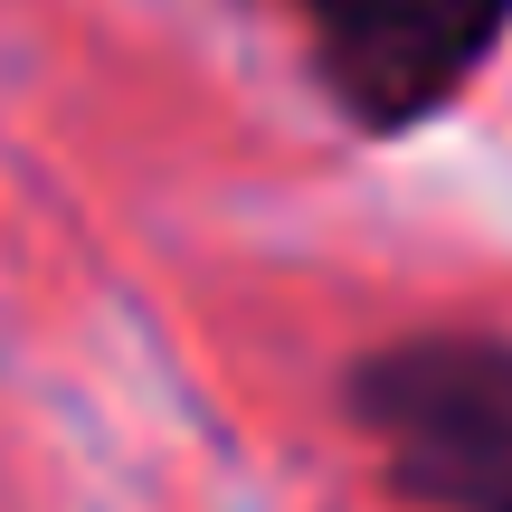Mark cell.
<instances>
[{"instance_id":"cell-1","label":"cell","mask_w":512,"mask_h":512,"mask_svg":"<svg viewBox=\"0 0 512 512\" xmlns=\"http://www.w3.org/2000/svg\"><path fill=\"white\" fill-rule=\"evenodd\" d=\"M408 512H512V323H408L332 380Z\"/></svg>"},{"instance_id":"cell-2","label":"cell","mask_w":512,"mask_h":512,"mask_svg":"<svg viewBox=\"0 0 512 512\" xmlns=\"http://www.w3.org/2000/svg\"><path fill=\"white\" fill-rule=\"evenodd\" d=\"M351 143H408L446 124L512 48V0H266Z\"/></svg>"}]
</instances>
